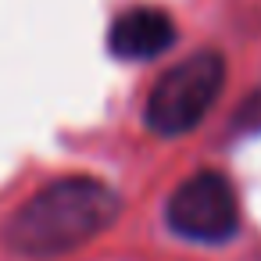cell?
I'll return each instance as SVG.
<instances>
[{"label":"cell","mask_w":261,"mask_h":261,"mask_svg":"<svg viewBox=\"0 0 261 261\" xmlns=\"http://www.w3.org/2000/svg\"><path fill=\"white\" fill-rule=\"evenodd\" d=\"M225 86V61L215 50H197L186 61L172 65L147 97V129L175 140L186 136L204 122V115L215 108L218 93Z\"/></svg>","instance_id":"obj_2"},{"label":"cell","mask_w":261,"mask_h":261,"mask_svg":"<svg viewBox=\"0 0 261 261\" xmlns=\"http://www.w3.org/2000/svg\"><path fill=\"white\" fill-rule=\"evenodd\" d=\"M175 43V22L161 8H129L115 18L108 33V47L122 61H150Z\"/></svg>","instance_id":"obj_4"},{"label":"cell","mask_w":261,"mask_h":261,"mask_svg":"<svg viewBox=\"0 0 261 261\" xmlns=\"http://www.w3.org/2000/svg\"><path fill=\"white\" fill-rule=\"evenodd\" d=\"M165 218L175 236L193 243H225L240 229V200L232 182L222 172H193L182 179L165 207Z\"/></svg>","instance_id":"obj_3"},{"label":"cell","mask_w":261,"mask_h":261,"mask_svg":"<svg viewBox=\"0 0 261 261\" xmlns=\"http://www.w3.org/2000/svg\"><path fill=\"white\" fill-rule=\"evenodd\" d=\"M122 211L118 193L93 175H65L25 200L11 225L8 247L22 257H65L115 225Z\"/></svg>","instance_id":"obj_1"}]
</instances>
